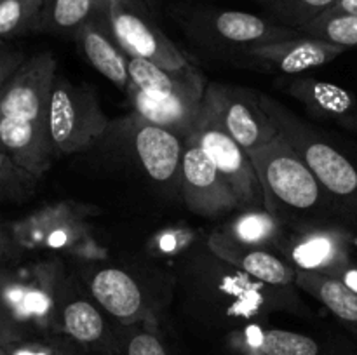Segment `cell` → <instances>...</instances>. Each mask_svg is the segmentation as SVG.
Segmentation results:
<instances>
[{"label": "cell", "mask_w": 357, "mask_h": 355, "mask_svg": "<svg viewBox=\"0 0 357 355\" xmlns=\"http://www.w3.org/2000/svg\"><path fill=\"white\" fill-rule=\"evenodd\" d=\"M260 97L279 134L284 136L342 212L357 216V153L354 150L342 148L333 141V136L310 127L274 97L267 94H260Z\"/></svg>", "instance_id": "2"}, {"label": "cell", "mask_w": 357, "mask_h": 355, "mask_svg": "<svg viewBox=\"0 0 357 355\" xmlns=\"http://www.w3.org/2000/svg\"><path fill=\"white\" fill-rule=\"evenodd\" d=\"M7 355H66L73 352L66 341L54 340V338H40V340H28L23 338L20 341L6 345Z\"/></svg>", "instance_id": "29"}, {"label": "cell", "mask_w": 357, "mask_h": 355, "mask_svg": "<svg viewBox=\"0 0 357 355\" xmlns=\"http://www.w3.org/2000/svg\"><path fill=\"white\" fill-rule=\"evenodd\" d=\"M128 94L132 103V108H135V113L139 118L153 125H159V127L169 129V131L176 132L183 139H187L192 129H194L202 104L153 100V97L146 96L145 93H142V90H138L132 86H129Z\"/></svg>", "instance_id": "20"}, {"label": "cell", "mask_w": 357, "mask_h": 355, "mask_svg": "<svg viewBox=\"0 0 357 355\" xmlns=\"http://www.w3.org/2000/svg\"><path fill=\"white\" fill-rule=\"evenodd\" d=\"M107 19L112 35L128 56L171 70L190 66L183 52L157 26L138 0H110Z\"/></svg>", "instance_id": "5"}, {"label": "cell", "mask_w": 357, "mask_h": 355, "mask_svg": "<svg viewBox=\"0 0 357 355\" xmlns=\"http://www.w3.org/2000/svg\"><path fill=\"white\" fill-rule=\"evenodd\" d=\"M107 9L103 0H51L45 2L44 13L47 14L49 24L56 30H79L84 23L93 19L94 13L107 16Z\"/></svg>", "instance_id": "26"}, {"label": "cell", "mask_w": 357, "mask_h": 355, "mask_svg": "<svg viewBox=\"0 0 357 355\" xmlns=\"http://www.w3.org/2000/svg\"><path fill=\"white\" fill-rule=\"evenodd\" d=\"M47 127L58 155L89 148L105 134L108 118L98 94L89 86H77L56 77L47 111Z\"/></svg>", "instance_id": "3"}, {"label": "cell", "mask_w": 357, "mask_h": 355, "mask_svg": "<svg viewBox=\"0 0 357 355\" xmlns=\"http://www.w3.org/2000/svg\"><path fill=\"white\" fill-rule=\"evenodd\" d=\"M24 59L26 58H24L23 52L0 42V94L6 89L14 73L17 72V68L23 65Z\"/></svg>", "instance_id": "31"}, {"label": "cell", "mask_w": 357, "mask_h": 355, "mask_svg": "<svg viewBox=\"0 0 357 355\" xmlns=\"http://www.w3.org/2000/svg\"><path fill=\"white\" fill-rule=\"evenodd\" d=\"M344 52L345 47L317 40L307 35L246 47V54H250L251 58L268 63L284 73H300L317 68V66L333 61Z\"/></svg>", "instance_id": "13"}, {"label": "cell", "mask_w": 357, "mask_h": 355, "mask_svg": "<svg viewBox=\"0 0 357 355\" xmlns=\"http://www.w3.org/2000/svg\"><path fill=\"white\" fill-rule=\"evenodd\" d=\"M209 246L223 261L265 284L289 285L296 282L298 270L293 265L286 263L282 258L272 254L271 251L236 242L220 230L209 239Z\"/></svg>", "instance_id": "14"}, {"label": "cell", "mask_w": 357, "mask_h": 355, "mask_svg": "<svg viewBox=\"0 0 357 355\" xmlns=\"http://www.w3.org/2000/svg\"><path fill=\"white\" fill-rule=\"evenodd\" d=\"M202 104L246 152L260 148L279 134L260 94L253 90L211 82L206 86Z\"/></svg>", "instance_id": "6"}, {"label": "cell", "mask_w": 357, "mask_h": 355, "mask_svg": "<svg viewBox=\"0 0 357 355\" xmlns=\"http://www.w3.org/2000/svg\"><path fill=\"white\" fill-rule=\"evenodd\" d=\"M300 33L317 40L330 42L340 47L357 45V16L354 14H321L309 24L300 28Z\"/></svg>", "instance_id": "25"}, {"label": "cell", "mask_w": 357, "mask_h": 355, "mask_svg": "<svg viewBox=\"0 0 357 355\" xmlns=\"http://www.w3.org/2000/svg\"><path fill=\"white\" fill-rule=\"evenodd\" d=\"M185 141H194L204 150L206 155L232 184L243 207L258 209L264 205V191L250 153L218 124L204 104H201L194 129Z\"/></svg>", "instance_id": "4"}, {"label": "cell", "mask_w": 357, "mask_h": 355, "mask_svg": "<svg viewBox=\"0 0 357 355\" xmlns=\"http://www.w3.org/2000/svg\"><path fill=\"white\" fill-rule=\"evenodd\" d=\"M91 292L98 305L124 326L146 317V303L138 282L121 268H103L91 278Z\"/></svg>", "instance_id": "15"}, {"label": "cell", "mask_w": 357, "mask_h": 355, "mask_svg": "<svg viewBox=\"0 0 357 355\" xmlns=\"http://www.w3.org/2000/svg\"><path fill=\"white\" fill-rule=\"evenodd\" d=\"M110 33L96 19H89L77 30L84 56L93 65V68L119 89L128 93L131 86L128 54L119 45L114 35L110 37Z\"/></svg>", "instance_id": "17"}, {"label": "cell", "mask_w": 357, "mask_h": 355, "mask_svg": "<svg viewBox=\"0 0 357 355\" xmlns=\"http://www.w3.org/2000/svg\"><path fill=\"white\" fill-rule=\"evenodd\" d=\"M202 26L209 28L216 38L236 45L268 44V42L286 40L295 38L300 33L295 28L274 24L255 14L243 13V10H222L209 17H202Z\"/></svg>", "instance_id": "16"}, {"label": "cell", "mask_w": 357, "mask_h": 355, "mask_svg": "<svg viewBox=\"0 0 357 355\" xmlns=\"http://www.w3.org/2000/svg\"><path fill=\"white\" fill-rule=\"evenodd\" d=\"M132 143L145 173L157 183H169L180 174L185 139L166 127H159L136 115Z\"/></svg>", "instance_id": "11"}, {"label": "cell", "mask_w": 357, "mask_h": 355, "mask_svg": "<svg viewBox=\"0 0 357 355\" xmlns=\"http://www.w3.org/2000/svg\"><path fill=\"white\" fill-rule=\"evenodd\" d=\"M326 14H354L357 16V0H337Z\"/></svg>", "instance_id": "34"}, {"label": "cell", "mask_w": 357, "mask_h": 355, "mask_svg": "<svg viewBox=\"0 0 357 355\" xmlns=\"http://www.w3.org/2000/svg\"><path fill=\"white\" fill-rule=\"evenodd\" d=\"M23 338H26L24 326H21L0 303V345L6 347V345L14 343V341L23 340Z\"/></svg>", "instance_id": "32"}, {"label": "cell", "mask_w": 357, "mask_h": 355, "mask_svg": "<svg viewBox=\"0 0 357 355\" xmlns=\"http://www.w3.org/2000/svg\"><path fill=\"white\" fill-rule=\"evenodd\" d=\"M296 284L319 299L342 322L357 331V292L340 277L323 271L298 270Z\"/></svg>", "instance_id": "19"}, {"label": "cell", "mask_w": 357, "mask_h": 355, "mask_svg": "<svg viewBox=\"0 0 357 355\" xmlns=\"http://www.w3.org/2000/svg\"><path fill=\"white\" fill-rule=\"evenodd\" d=\"M349 242L345 230L312 225L289 242L286 253L296 270L338 275L349 267Z\"/></svg>", "instance_id": "10"}, {"label": "cell", "mask_w": 357, "mask_h": 355, "mask_svg": "<svg viewBox=\"0 0 357 355\" xmlns=\"http://www.w3.org/2000/svg\"><path fill=\"white\" fill-rule=\"evenodd\" d=\"M241 350L253 355H321V345L307 334L286 329L261 331L257 341L246 340Z\"/></svg>", "instance_id": "23"}, {"label": "cell", "mask_w": 357, "mask_h": 355, "mask_svg": "<svg viewBox=\"0 0 357 355\" xmlns=\"http://www.w3.org/2000/svg\"><path fill=\"white\" fill-rule=\"evenodd\" d=\"M180 188L187 207L202 218H220L243 207L229 180L194 141H185Z\"/></svg>", "instance_id": "7"}, {"label": "cell", "mask_w": 357, "mask_h": 355, "mask_svg": "<svg viewBox=\"0 0 357 355\" xmlns=\"http://www.w3.org/2000/svg\"><path fill=\"white\" fill-rule=\"evenodd\" d=\"M38 178L17 166L0 148V195L2 197H23L31 191Z\"/></svg>", "instance_id": "28"}, {"label": "cell", "mask_w": 357, "mask_h": 355, "mask_svg": "<svg viewBox=\"0 0 357 355\" xmlns=\"http://www.w3.org/2000/svg\"><path fill=\"white\" fill-rule=\"evenodd\" d=\"M257 2L265 7L279 24L300 30L333 7L337 0H257Z\"/></svg>", "instance_id": "24"}, {"label": "cell", "mask_w": 357, "mask_h": 355, "mask_svg": "<svg viewBox=\"0 0 357 355\" xmlns=\"http://www.w3.org/2000/svg\"><path fill=\"white\" fill-rule=\"evenodd\" d=\"M0 355H7V354H6V348H3L2 345H0Z\"/></svg>", "instance_id": "36"}, {"label": "cell", "mask_w": 357, "mask_h": 355, "mask_svg": "<svg viewBox=\"0 0 357 355\" xmlns=\"http://www.w3.org/2000/svg\"><path fill=\"white\" fill-rule=\"evenodd\" d=\"M45 0H2L0 3V38L24 33L40 21Z\"/></svg>", "instance_id": "27"}, {"label": "cell", "mask_w": 357, "mask_h": 355, "mask_svg": "<svg viewBox=\"0 0 357 355\" xmlns=\"http://www.w3.org/2000/svg\"><path fill=\"white\" fill-rule=\"evenodd\" d=\"M0 148L20 167L40 178L58 155L47 124L0 115Z\"/></svg>", "instance_id": "12"}, {"label": "cell", "mask_w": 357, "mask_h": 355, "mask_svg": "<svg viewBox=\"0 0 357 355\" xmlns=\"http://www.w3.org/2000/svg\"><path fill=\"white\" fill-rule=\"evenodd\" d=\"M293 96L321 115L337 118L340 124L351 118L357 104L347 90L324 82H295L291 86Z\"/></svg>", "instance_id": "21"}, {"label": "cell", "mask_w": 357, "mask_h": 355, "mask_svg": "<svg viewBox=\"0 0 357 355\" xmlns=\"http://www.w3.org/2000/svg\"><path fill=\"white\" fill-rule=\"evenodd\" d=\"M59 324L70 340L86 348L115 354L121 347L101 310L86 298L65 303L59 313Z\"/></svg>", "instance_id": "18"}, {"label": "cell", "mask_w": 357, "mask_h": 355, "mask_svg": "<svg viewBox=\"0 0 357 355\" xmlns=\"http://www.w3.org/2000/svg\"><path fill=\"white\" fill-rule=\"evenodd\" d=\"M103 2H105V3H107V7H108V3H110V0H103Z\"/></svg>", "instance_id": "38"}, {"label": "cell", "mask_w": 357, "mask_h": 355, "mask_svg": "<svg viewBox=\"0 0 357 355\" xmlns=\"http://www.w3.org/2000/svg\"><path fill=\"white\" fill-rule=\"evenodd\" d=\"M16 249L17 246L13 240V237H10L9 230L3 228V226L0 225V260L13 256V254L16 253Z\"/></svg>", "instance_id": "33"}, {"label": "cell", "mask_w": 357, "mask_h": 355, "mask_svg": "<svg viewBox=\"0 0 357 355\" xmlns=\"http://www.w3.org/2000/svg\"><path fill=\"white\" fill-rule=\"evenodd\" d=\"M131 86L159 101L201 104L206 86L194 66L171 70L146 61L142 58L128 56Z\"/></svg>", "instance_id": "9"}, {"label": "cell", "mask_w": 357, "mask_h": 355, "mask_svg": "<svg viewBox=\"0 0 357 355\" xmlns=\"http://www.w3.org/2000/svg\"><path fill=\"white\" fill-rule=\"evenodd\" d=\"M248 153L264 191V209L279 221H296L300 218L305 221L303 218L309 212L314 216L342 212L282 134Z\"/></svg>", "instance_id": "1"}, {"label": "cell", "mask_w": 357, "mask_h": 355, "mask_svg": "<svg viewBox=\"0 0 357 355\" xmlns=\"http://www.w3.org/2000/svg\"><path fill=\"white\" fill-rule=\"evenodd\" d=\"M0 3H2V0H0Z\"/></svg>", "instance_id": "39"}, {"label": "cell", "mask_w": 357, "mask_h": 355, "mask_svg": "<svg viewBox=\"0 0 357 355\" xmlns=\"http://www.w3.org/2000/svg\"><path fill=\"white\" fill-rule=\"evenodd\" d=\"M54 82L56 59L51 52H38L24 59L0 94V115L47 124Z\"/></svg>", "instance_id": "8"}, {"label": "cell", "mask_w": 357, "mask_h": 355, "mask_svg": "<svg viewBox=\"0 0 357 355\" xmlns=\"http://www.w3.org/2000/svg\"><path fill=\"white\" fill-rule=\"evenodd\" d=\"M66 355H82V354H79V352L73 350V352H70V354H66Z\"/></svg>", "instance_id": "37"}, {"label": "cell", "mask_w": 357, "mask_h": 355, "mask_svg": "<svg viewBox=\"0 0 357 355\" xmlns=\"http://www.w3.org/2000/svg\"><path fill=\"white\" fill-rule=\"evenodd\" d=\"M344 125H345V127L351 129V131H356V132H357V108H356L354 113L351 115V118H349V120L345 122Z\"/></svg>", "instance_id": "35"}, {"label": "cell", "mask_w": 357, "mask_h": 355, "mask_svg": "<svg viewBox=\"0 0 357 355\" xmlns=\"http://www.w3.org/2000/svg\"><path fill=\"white\" fill-rule=\"evenodd\" d=\"M124 355H169L164 341L150 329L135 331L124 345Z\"/></svg>", "instance_id": "30"}, {"label": "cell", "mask_w": 357, "mask_h": 355, "mask_svg": "<svg viewBox=\"0 0 357 355\" xmlns=\"http://www.w3.org/2000/svg\"><path fill=\"white\" fill-rule=\"evenodd\" d=\"M229 239L253 247H267L278 244L281 237V221L272 216L267 209H251L232 223L220 230Z\"/></svg>", "instance_id": "22"}]
</instances>
